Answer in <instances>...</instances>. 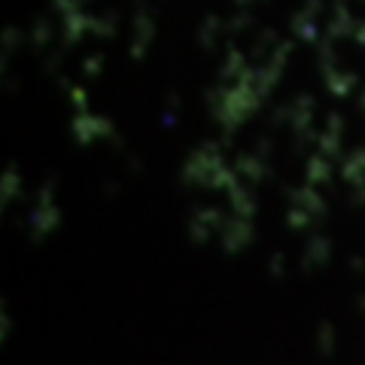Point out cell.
<instances>
[{"label":"cell","instance_id":"3957f363","mask_svg":"<svg viewBox=\"0 0 365 365\" xmlns=\"http://www.w3.org/2000/svg\"><path fill=\"white\" fill-rule=\"evenodd\" d=\"M329 253H332V247H329L326 237H314L311 247H307V256H304V268L307 265H323V262L329 259Z\"/></svg>","mask_w":365,"mask_h":365},{"label":"cell","instance_id":"6da1fadb","mask_svg":"<svg viewBox=\"0 0 365 365\" xmlns=\"http://www.w3.org/2000/svg\"><path fill=\"white\" fill-rule=\"evenodd\" d=\"M222 241H225V250H241L244 244L253 241V225H250V220H241V216L232 213V220H228V225L222 228Z\"/></svg>","mask_w":365,"mask_h":365},{"label":"cell","instance_id":"7a4b0ae2","mask_svg":"<svg viewBox=\"0 0 365 365\" xmlns=\"http://www.w3.org/2000/svg\"><path fill=\"white\" fill-rule=\"evenodd\" d=\"M329 180H332V165L323 162V158H311L307 162V182H311V189L326 186Z\"/></svg>","mask_w":365,"mask_h":365},{"label":"cell","instance_id":"277c9868","mask_svg":"<svg viewBox=\"0 0 365 365\" xmlns=\"http://www.w3.org/2000/svg\"><path fill=\"white\" fill-rule=\"evenodd\" d=\"M332 347H335V332H332V326H329V323H319V353H323V356H329V353H332Z\"/></svg>","mask_w":365,"mask_h":365}]
</instances>
